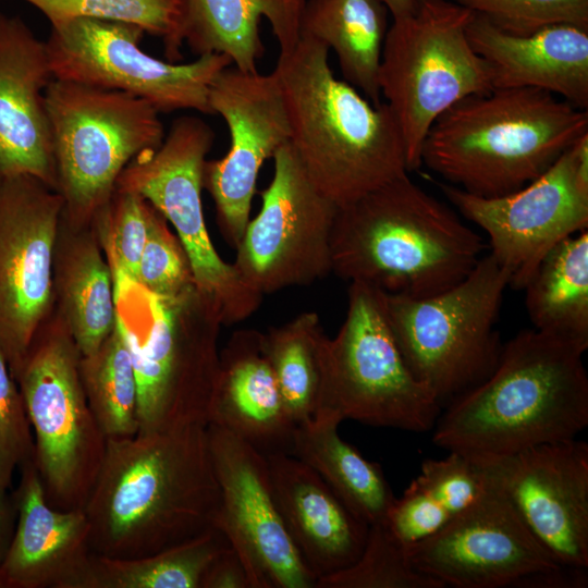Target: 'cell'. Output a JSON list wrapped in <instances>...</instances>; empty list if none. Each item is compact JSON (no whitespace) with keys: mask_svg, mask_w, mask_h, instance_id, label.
I'll return each instance as SVG.
<instances>
[{"mask_svg":"<svg viewBox=\"0 0 588 588\" xmlns=\"http://www.w3.org/2000/svg\"><path fill=\"white\" fill-rule=\"evenodd\" d=\"M220 505L207 426L107 439L84 506L91 552L146 556L213 527Z\"/></svg>","mask_w":588,"mask_h":588,"instance_id":"obj_1","label":"cell"},{"mask_svg":"<svg viewBox=\"0 0 588 588\" xmlns=\"http://www.w3.org/2000/svg\"><path fill=\"white\" fill-rule=\"evenodd\" d=\"M588 346L536 329L502 346L481 383L439 415L433 443L474 458L575 439L588 426Z\"/></svg>","mask_w":588,"mask_h":588,"instance_id":"obj_2","label":"cell"},{"mask_svg":"<svg viewBox=\"0 0 588 588\" xmlns=\"http://www.w3.org/2000/svg\"><path fill=\"white\" fill-rule=\"evenodd\" d=\"M273 72L287 112L289 144L326 197L342 206L408 173L391 109L338 79L324 44L301 35L280 50Z\"/></svg>","mask_w":588,"mask_h":588,"instance_id":"obj_3","label":"cell"},{"mask_svg":"<svg viewBox=\"0 0 588 588\" xmlns=\"http://www.w3.org/2000/svg\"><path fill=\"white\" fill-rule=\"evenodd\" d=\"M486 247L455 211L404 173L338 207L332 272L387 294L427 297L462 281Z\"/></svg>","mask_w":588,"mask_h":588,"instance_id":"obj_4","label":"cell"},{"mask_svg":"<svg viewBox=\"0 0 588 588\" xmlns=\"http://www.w3.org/2000/svg\"><path fill=\"white\" fill-rule=\"evenodd\" d=\"M588 134V110L539 88H492L441 113L421 164L469 194L499 197L546 172Z\"/></svg>","mask_w":588,"mask_h":588,"instance_id":"obj_5","label":"cell"},{"mask_svg":"<svg viewBox=\"0 0 588 588\" xmlns=\"http://www.w3.org/2000/svg\"><path fill=\"white\" fill-rule=\"evenodd\" d=\"M510 274L491 254L458 283L427 297L384 293L387 319L414 377L441 407L487 379L502 343L497 323Z\"/></svg>","mask_w":588,"mask_h":588,"instance_id":"obj_6","label":"cell"},{"mask_svg":"<svg viewBox=\"0 0 588 588\" xmlns=\"http://www.w3.org/2000/svg\"><path fill=\"white\" fill-rule=\"evenodd\" d=\"M320 391L315 415L373 427L424 432L442 407L407 367L390 329L384 292L352 281L344 321L319 350Z\"/></svg>","mask_w":588,"mask_h":588,"instance_id":"obj_7","label":"cell"},{"mask_svg":"<svg viewBox=\"0 0 588 588\" xmlns=\"http://www.w3.org/2000/svg\"><path fill=\"white\" fill-rule=\"evenodd\" d=\"M473 15L452 0H416L413 13L388 28L378 86L401 130L408 172L421 166L424 139L441 113L493 88L467 37Z\"/></svg>","mask_w":588,"mask_h":588,"instance_id":"obj_8","label":"cell"},{"mask_svg":"<svg viewBox=\"0 0 588 588\" xmlns=\"http://www.w3.org/2000/svg\"><path fill=\"white\" fill-rule=\"evenodd\" d=\"M81 357L68 328L37 332L14 375L46 499L64 511L84 510L107 444L87 402Z\"/></svg>","mask_w":588,"mask_h":588,"instance_id":"obj_9","label":"cell"},{"mask_svg":"<svg viewBox=\"0 0 588 588\" xmlns=\"http://www.w3.org/2000/svg\"><path fill=\"white\" fill-rule=\"evenodd\" d=\"M57 186L63 208L85 217L111 198L139 154L158 148L164 127L150 103L130 94L53 78L46 89Z\"/></svg>","mask_w":588,"mask_h":588,"instance_id":"obj_10","label":"cell"},{"mask_svg":"<svg viewBox=\"0 0 588 588\" xmlns=\"http://www.w3.org/2000/svg\"><path fill=\"white\" fill-rule=\"evenodd\" d=\"M213 140L215 133L203 119L180 117L158 148L139 154L126 166L115 187L138 194L172 223L196 291L212 305L222 324H234L258 309L262 295L220 257L206 228L201 189Z\"/></svg>","mask_w":588,"mask_h":588,"instance_id":"obj_11","label":"cell"},{"mask_svg":"<svg viewBox=\"0 0 588 588\" xmlns=\"http://www.w3.org/2000/svg\"><path fill=\"white\" fill-rule=\"evenodd\" d=\"M407 553L416 569L443 588H584L588 583L587 571L560 565L542 548L489 479L475 503L407 547Z\"/></svg>","mask_w":588,"mask_h":588,"instance_id":"obj_12","label":"cell"},{"mask_svg":"<svg viewBox=\"0 0 588 588\" xmlns=\"http://www.w3.org/2000/svg\"><path fill=\"white\" fill-rule=\"evenodd\" d=\"M144 34L135 24L102 19L53 24L45 41L53 78L130 94L160 113L213 114L210 87L232 65L230 58L212 53L188 63L163 61L140 48Z\"/></svg>","mask_w":588,"mask_h":588,"instance_id":"obj_13","label":"cell"},{"mask_svg":"<svg viewBox=\"0 0 588 588\" xmlns=\"http://www.w3.org/2000/svg\"><path fill=\"white\" fill-rule=\"evenodd\" d=\"M146 294L152 322L144 341L119 313L115 318L137 380V433L207 426L219 371L221 320L215 308L206 305L198 322H193L201 299L197 291L177 299Z\"/></svg>","mask_w":588,"mask_h":588,"instance_id":"obj_14","label":"cell"},{"mask_svg":"<svg viewBox=\"0 0 588 588\" xmlns=\"http://www.w3.org/2000/svg\"><path fill=\"white\" fill-rule=\"evenodd\" d=\"M446 199L489 237L490 254L523 290L543 256L588 226V134L540 176L499 197H480L440 183Z\"/></svg>","mask_w":588,"mask_h":588,"instance_id":"obj_15","label":"cell"},{"mask_svg":"<svg viewBox=\"0 0 588 588\" xmlns=\"http://www.w3.org/2000/svg\"><path fill=\"white\" fill-rule=\"evenodd\" d=\"M272 159V180L260 193V211L249 219L233 264L262 296L332 272L331 233L339 207L310 182L289 143Z\"/></svg>","mask_w":588,"mask_h":588,"instance_id":"obj_16","label":"cell"},{"mask_svg":"<svg viewBox=\"0 0 588 588\" xmlns=\"http://www.w3.org/2000/svg\"><path fill=\"white\" fill-rule=\"evenodd\" d=\"M220 488L213 527L238 553L252 588H316L278 507L266 455L230 431L207 425Z\"/></svg>","mask_w":588,"mask_h":588,"instance_id":"obj_17","label":"cell"},{"mask_svg":"<svg viewBox=\"0 0 588 588\" xmlns=\"http://www.w3.org/2000/svg\"><path fill=\"white\" fill-rule=\"evenodd\" d=\"M32 175L0 180V346L14 378L47 313L63 198Z\"/></svg>","mask_w":588,"mask_h":588,"instance_id":"obj_18","label":"cell"},{"mask_svg":"<svg viewBox=\"0 0 588 588\" xmlns=\"http://www.w3.org/2000/svg\"><path fill=\"white\" fill-rule=\"evenodd\" d=\"M213 114L230 133V148L206 161L204 187L216 206L220 230L232 247L240 243L250 219L256 183L264 162L290 140V124L275 73L223 69L209 91Z\"/></svg>","mask_w":588,"mask_h":588,"instance_id":"obj_19","label":"cell"},{"mask_svg":"<svg viewBox=\"0 0 588 588\" xmlns=\"http://www.w3.org/2000/svg\"><path fill=\"white\" fill-rule=\"evenodd\" d=\"M474 460L560 565L588 569V444L585 441L575 438L505 456Z\"/></svg>","mask_w":588,"mask_h":588,"instance_id":"obj_20","label":"cell"},{"mask_svg":"<svg viewBox=\"0 0 588 588\" xmlns=\"http://www.w3.org/2000/svg\"><path fill=\"white\" fill-rule=\"evenodd\" d=\"M53 79L46 42L0 13V180L32 175L57 186L46 89Z\"/></svg>","mask_w":588,"mask_h":588,"instance_id":"obj_21","label":"cell"},{"mask_svg":"<svg viewBox=\"0 0 588 588\" xmlns=\"http://www.w3.org/2000/svg\"><path fill=\"white\" fill-rule=\"evenodd\" d=\"M19 470L17 518L0 566V588H79L93 554L84 510L48 503L34 458Z\"/></svg>","mask_w":588,"mask_h":588,"instance_id":"obj_22","label":"cell"},{"mask_svg":"<svg viewBox=\"0 0 588 588\" xmlns=\"http://www.w3.org/2000/svg\"><path fill=\"white\" fill-rule=\"evenodd\" d=\"M467 37L493 88H539L588 110L587 28L561 24L517 36L474 13Z\"/></svg>","mask_w":588,"mask_h":588,"instance_id":"obj_23","label":"cell"},{"mask_svg":"<svg viewBox=\"0 0 588 588\" xmlns=\"http://www.w3.org/2000/svg\"><path fill=\"white\" fill-rule=\"evenodd\" d=\"M266 460L286 529L317 580L351 566L363 552L369 526L298 458L274 453Z\"/></svg>","mask_w":588,"mask_h":588,"instance_id":"obj_24","label":"cell"},{"mask_svg":"<svg viewBox=\"0 0 588 588\" xmlns=\"http://www.w3.org/2000/svg\"><path fill=\"white\" fill-rule=\"evenodd\" d=\"M208 425L230 431L264 455L290 454L296 425L265 354L262 332L237 330L220 353Z\"/></svg>","mask_w":588,"mask_h":588,"instance_id":"obj_25","label":"cell"},{"mask_svg":"<svg viewBox=\"0 0 588 588\" xmlns=\"http://www.w3.org/2000/svg\"><path fill=\"white\" fill-rule=\"evenodd\" d=\"M306 0H177L179 39L198 57L219 53L246 72L257 71L265 52L260 21L268 19L280 50L301 36Z\"/></svg>","mask_w":588,"mask_h":588,"instance_id":"obj_26","label":"cell"},{"mask_svg":"<svg viewBox=\"0 0 588 588\" xmlns=\"http://www.w3.org/2000/svg\"><path fill=\"white\" fill-rule=\"evenodd\" d=\"M341 422L333 415H315L297 425L290 454L315 470L366 525L384 522L396 497L381 466L340 437Z\"/></svg>","mask_w":588,"mask_h":588,"instance_id":"obj_27","label":"cell"},{"mask_svg":"<svg viewBox=\"0 0 588 588\" xmlns=\"http://www.w3.org/2000/svg\"><path fill=\"white\" fill-rule=\"evenodd\" d=\"M388 13L380 0H306L301 19V35L333 50L344 81L373 103Z\"/></svg>","mask_w":588,"mask_h":588,"instance_id":"obj_28","label":"cell"},{"mask_svg":"<svg viewBox=\"0 0 588 588\" xmlns=\"http://www.w3.org/2000/svg\"><path fill=\"white\" fill-rule=\"evenodd\" d=\"M488 487L477 461L457 453L425 460L420 473L391 506L387 524L406 547L437 534L475 503Z\"/></svg>","mask_w":588,"mask_h":588,"instance_id":"obj_29","label":"cell"},{"mask_svg":"<svg viewBox=\"0 0 588 588\" xmlns=\"http://www.w3.org/2000/svg\"><path fill=\"white\" fill-rule=\"evenodd\" d=\"M534 329L588 346V232L560 241L525 284Z\"/></svg>","mask_w":588,"mask_h":588,"instance_id":"obj_30","label":"cell"},{"mask_svg":"<svg viewBox=\"0 0 588 588\" xmlns=\"http://www.w3.org/2000/svg\"><path fill=\"white\" fill-rule=\"evenodd\" d=\"M230 546L216 527L159 552L109 558L93 552L79 588H200L217 554Z\"/></svg>","mask_w":588,"mask_h":588,"instance_id":"obj_31","label":"cell"},{"mask_svg":"<svg viewBox=\"0 0 588 588\" xmlns=\"http://www.w3.org/2000/svg\"><path fill=\"white\" fill-rule=\"evenodd\" d=\"M324 335L320 318L314 311L302 313L286 323L262 332L265 354L296 426L309 420L317 408L319 350Z\"/></svg>","mask_w":588,"mask_h":588,"instance_id":"obj_32","label":"cell"},{"mask_svg":"<svg viewBox=\"0 0 588 588\" xmlns=\"http://www.w3.org/2000/svg\"><path fill=\"white\" fill-rule=\"evenodd\" d=\"M79 371L87 402L106 439L137 434V380L130 350L117 320L99 350L81 357Z\"/></svg>","mask_w":588,"mask_h":588,"instance_id":"obj_33","label":"cell"},{"mask_svg":"<svg viewBox=\"0 0 588 588\" xmlns=\"http://www.w3.org/2000/svg\"><path fill=\"white\" fill-rule=\"evenodd\" d=\"M68 330L83 357L95 354L113 330L111 273L93 244L78 248L70 261L63 284Z\"/></svg>","mask_w":588,"mask_h":588,"instance_id":"obj_34","label":"cell"},{"mask_svg":"<svg viewBox=\"0 0 588 588\" xmlns=\"http://www.w3.org/2000/svg\"><path fill=\"white\" fill-rule=\"evenodd\" d=\"M40 11L51 23L91 17L121 21L159 37L168 61L182 58L179 39L177 0H22Z\"/></svg>","mask_w":588,"mask_h":588,"instance_id":"obj_35","label":"cell"},{"mask_svg":"<svg viewBox=\"0 0 588 588\" xmlns=\"http://www.w3.org/2000/svg\"><path fill=\"white\" fill-rule=\"evenodd\" d=\"M316 588H443L412 564L407 547L387 522L368 527L365 547L348 567L320 577Z\"/></svg>","mask_w":588,"mask_h":588,"instance_id":"obj_36","label":"cell"},{"mask_svg":"<svg viewBox=\"0 0 588 588\" xmlns=\"http://www.w3.org/2000/svg\"><path fill=\"white\" fill-rule=\"evenodd\" d=\"M160 216L152 207L134 283L151 295L177 299L196 287L187 256Z\"/></svg>","mask_w":588,"mask_h":588,"instance_id":"obj_37","label":"cell"},{"mask_svg":"<svg viewBox=\"0 0 588 588\" xmlns=\"http://www.w3.org/2000/svg\"><path fill=\"white\" fill-rule=\"evenodd\" d=\"M500 29L527 36L568 24L588 29V0H452Z\"/></svg>","mask_w":588,"mask_h":588,"instance_id":"obj_38","label":"cell"},{"mask_svg":"<svg viewBox=\"0 0 588 588\" xmlns=\"http://www.w3.org/2000/svg\"><path fill=\"white\" fill-rule=\"evenodd\" d=\"M152 206L136 193L117 188V195L100 209L108 231L105 243L111 267L120 279L135 282L146 244Z\"/></svg>","mask_w":588,"mask_h":588,"instance_id":"obj_39","label":"cell"},{"mask_svg":"<svg viewBox=\"0 0 588 588\" xmlns=\"http://www.w3.org/2000/svg\"><path fill=\"white\" fill-rule=\"evenodd\" d=\"M32 458V427L20 389L0 346V488L10 489L14 473Z\"/></svg>","mask_w":588,"mask_h":588,"instance_id":"obj_40","label":"cell"},{"mask_svg":"<svg viewBox=\"0 0 588 588\" xmlns=\"http://www.w3.org/2000/svg\"><path fill=\"white\" fill-rule=\"evenodd\" d=\"M200 588H252L245 564L231 544L212 560Z\"/></svg>","mask_w":588,"mask_h":588,"instance_id":"obj_41","label":"cell"},{"mask_svg":"<svg viewBox=\"0 0 588 588\" xmlns=\"http://www.w3.org/2000/svg\"><path fill=\"white\" fill-rule=\"evenodd\" d=\"M17 518L13 492L0 488V566L12 541Z\"/></svg>","mask_w":588,"mask_h":588,"instance_id":"obj_42","label":"cell"},{"mask_svg":"<svg viewBox=\"0 0 588 588\" xmlns=\"http://www.w3.org/2000/svg\"><path fill=\"white\" fill-rule=\"evenodd\" d=\"M393 19L411 15L416 7V0H380Z\"/></svg>","mask_w":588,"mask_h":588,"instance_id":"obj_43","label":"cell"}]
</instances>
